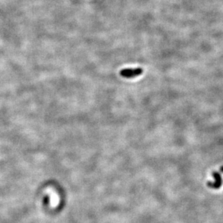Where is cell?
<instances>
[{
	"instance_id": "cell-1",
	"label": "cell",
	"mask_w": 223,
	"mask_h": 223,
	"mask_svg": "<svg viewBox=\"0 0 223 223\" xmlns=\"http://www.w3.org/2000/svg\"><path fill=\"white\" fill-rule=\"evenodd\" d=\"M143 73V69L140 67L137 68H126L120 71V76L126 78H136Z\"/></svg>"
},
{
	"instance_id": "cell-2",
	"label": "cell",
	"mask_w": 223,
	"mask_h": 223,
	"mask_svg": "<svg viewBox=\"0 0 223 223\" xmlns=\"http://www.w3.org/2000/svg\"><path fill=\"white\" fill-rule=\"evenodd\" d=\"M213 177H215V183H211V182H209L207 183V186H209V187L212 188H220V186L222 185V178L218 172H212Z\"/></svg>"
},
{
	"instance_id": "cell-3",
	"label": "cell",
	"mask_w": 223,
	"mask_h": 223,
	"mask_svg": "<svg viewBox=\"0 0 223 223\" xmlns=\"http://www.w3.org/2000/svg\"><path fill=\"white\" fill-rule=\"evenodd\" d=\"M220 170H221V171L223 172V166H222V167H220Z\"/></svg>"
}]
</instances>
